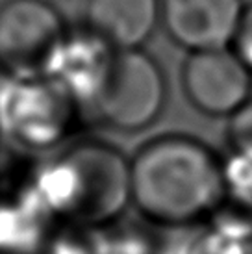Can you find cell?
Segmentation results:
<instances>
[{
    "instance_id": "obj_2",
    "label": "cell",
    "mask_w": 252,
    "mask_h": 254,
    "mask_svg": "<svg viewBox=\"0 0 252 254\" xmlns=\"http://www.w3.org/2000/svg\"><path fill=\"white\" fill-rule=\"evenodd\" d=\"M35 195L50 215L76 225H106L130 202V162L112 145L76 143L35 178Z\"/></svg>"
},
{
    "instance_id": "obj_10",
    "label": "cell",
    "mask_w": 252,
    "mask_h": 254,
    "mask_svg": "<svg viewBox=\"0 0 252 254\" xmlns=\"http://www.w3.org/2000/svg\"><path fill=\"white\" fill-rule=\"evenodd\" d=\"M226 134L234 154L252 158V99L228 117Z\"/></svg>"
},
{
    "instance_id": "obj_1",
    "label": "cell",
    "mask_w": 252,
    "mask_h": 254,
    "mask_svg": "<svg viewBox=\"0 0 252 254\" xmlns=\"http://www.w3.org/2000/svg\"><path fill=\"white\" fill-rule=\"evenodd\" d=\"M224 193V163L188 135L158 137L130 160V202L158 225L196 223Z\"/></svg>"
},
{
    "instance_id": "obj_11",
    "label": "cell",
    "mask_w": 252,
    "mask_h": 254,
    "mask_svg": "<svg viewBox=\"0 0 252 254\" xmlns=\"http://www.w3.org/2000/svg\"><path fill=\"white\" fill-rule=\"evenodd\" d=\"M232 50L239 56V60L251 69L252 72V4L245 6L243 17L239 21L238 32L232 41Z\"/></svg>"
},
{
    "instance_id": "obj_8",
    "label": "cell",
    "mask_w": 252,
    "mask_h": 254,
    "mask_svg": "<svg viewBox=\"0 0 252 254\" xmlns=\"http://www.w3.org/2000/svg\"><path fill=\"white\" fill-rule=\"evenodd\" d=\"M115 52L87 28L80 34H69L47 76L54 78L80 106L93 108Z\"/></svg>"
},
{
    "instance_id": "obj_5",
    "label": "cell",
    "mask_w": 252,
    "mask_h": 254,
    "mask_svg": "<svg viewBox=\"0 0 252 254\" xmlns=\"http://www.w3.org/2000/svg\"><path fill=\"white\" fill-rule=\"evenodd\" d=\"M165 76L154 58L141 49L115 52L93 108L106 125L137 132L150 127L165 104Z\"/></svg>"
},
{
    "instance_id": "obj_6",
    "label": "cell",
    "mask_w": 252,
    "mask_h": 254,
    "mask_svg": "<svg viewBox=\"0 0 252 254\" xmlns=\"http://www.w3.org/2000/svg\"><path fill=\"white\" fill-rule=\"evenodd\" d=\"M182 84L188 100L204 115L230 117L251 99L252 72L232 47L189 52Z\"/></svg>"
},
{
    "instance_id": "obj_7",
    "label": "cell",
    "mask_w": 252,
    "mask_h": 254,
    "mask_svg": "<svg viewBox=\"0 0 252 254\" xmlns=\"http://www.w3.org/2000/svg\"><path fill=\"white\" fill-rule=\"evenodd\" d=\"M161 26L189 52L230 47L245 11L243 0H160Z\"/></svg>"
},
{
    "instance_id": "obj_9",
    "label": "cell",
    "mask_w": 252,
    "mask_h": 254,
    "mask_svg": "<svg viewBox=\"0 0 252 254\" xmlns=\"http://www.w3.org/2000/svg\"><path fill=\"white\" fill-rule=\"evenodd\" d=\"M160 21V0H87L85 4V28L117 52L141 49Z\"/></svg>"
},
{
    "instance_id": "obj_4",
    "label": "cell",
    "mask_w": 252,
    "mask_h": 254,
    "mask_svg": "<svg viewBox=\"0 0 252 254\" xmlns=\"http://www.w3.org/2000/svg\"><path fill=\"white\" fill-rule=\"evenodd\" d=\"M67 36L49 0H6L0 6V67L7 76H47Z\"/></svg>"
},
{
    "instance_id": "obj_12",
    "label": "cell",
    "mask_w": 252,
    "mask_h": 254,
    "mask_svg": "<svg viewBox=\"0 0 252 254\" xmlns=\"http://www.w3.org/2000/svg\"><path fill=\"white\" fill-rule=\"evenodd\" d=\"M0 135H2V127H0Z\"/></svg>"
},
{
    "instance_id": "obj_3",
    "label": "cell",
    "mask_w": 252,
    "mask_h": 254,
    "mask_svg": "<svg viewBox=\"0 0 252 254\" xmlns=\"http://www.w3.org/2000/svg\"><path fill=\"white\" fill-rule=\"evenodd\" d=\"M78 106L54 78L9 76L0 87L2 134L26 148H52L72 130Z\"/></svg>"
}]
</instances>
